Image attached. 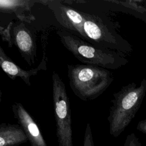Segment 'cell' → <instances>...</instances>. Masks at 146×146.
Instances as JSON below:
<instances>
[{
  "mask_svg": "<svg viewBox=\"0 0 146 146\" xmlns=\"http://www.w3.org/2000/svg\"><path fill=\"white\" fill-rule=\"evenodd\" d=\"M36 1L20 0H1L0 10L1 13H13L19 21L25 22H31L35 19L31 13V7Z\"/></svg>",
  "mask_w": 146,
  "mask_h": 146,
  "instance_id": "cell-10",
  "label": "cell"
},
{
  "mask_svg": "<svg viewBox=\"0 0 146 146\" xmlns=\"http://www.w3.org/2000/svg\"><path fill=\"white\" fill-rule=\"evenodd\" d=\"M69 84L74 94L83 101L92 100L102 95L113 80L112 72L90 64H67Z\"/></svg>",
  "mask_w": 146,
  "mask_h": 146,
  "instance_id": "cell-3",
  "label": "cell"
},
{
  "mask_svg": "<svg viewBox=\"0 0 146 146\" xmlns=\"http://www.w3.org/2000/svg\"><path fill=\"white\" fill-rule=\"evenodd\" d=\"M56 34L63 46L85 64L116 70L128 62L124 56L125 54L97 47L68 31L60 30L56 31Z\"/></svg>",
  "mask_w": 146,
  "mask_h": 146,
  "instance_id": "cell-2",
  "label": "cell"
},
{
  "mask_svg": "<svg viewBox=\"0 0 146 146\" xmlns=\"http://www.w3.org/2000/svg\"><path fill=\"white\" fill-rule=\"evenodd\" d=\"M83 146H94L92 129L90 123H87L86 125Z\"/></svg>",
  "mask_w": 146,
  "mask_h": 146,
  "instance_id": "cell-13",
  "label": "cell"
},
{
  "mask_svg": "<svg viewBox=\"0 0 146 146\" xmlns=\"http://www.w3.org/2000/svg\"><path fill=\"white\" fill-rule=\"evenodd\" d=\"M136 129L139 131L146 134V119L141 120L138 122L136 126Z\"/></svg>",
  "mask_w": 146,
  "mask_h": 146,
  "instance_id": "cell-16",
  "label": "cell"
},
{
  "mask_svg": "<svg viewBox=\"0 0 146 146\" xmlns=\"http://www.w3.org/2000/svg\"><path fill=\"white\" fill-rule=\"evenodd\" d=\"M12 23L13 22H10L8 25V26L5 29H3L2 26L1 27V35L2 38L3 40H5L8 43L10 47H11L13 45L11 34H10V29L12 25Z\"/></svg>",
  "mask_w": 146,
  "mask_h": 146,
  "instance_id": "cell-14",
  "label": "cell"
},
{
  "mask_svg": "<svg viewBox=\"0 0 146 146\" xmlns=\"http://www.w3.org/2000/svg\"><path fill=\"white\" fill-rule=\"evenodd\" d=\"M52 82L53 107L58 145L73 146L71 109L66 86L55 71L52 74Z\"/></svg>",
  "mask_w": 146,
  "mask_h": 146,
  "instance_id": "cell-5",
  "label": "cell"
},
{
  "mask_svg": "<svg viewBox=\"0 0 146 146\" xmlns=\"http://www.w3.org/2000/svg\"><path fill=\"white\" fill-rule=\"evenodd\" d=\"M12 111L14 117L26 133L31 146H47L36 123L23 106L20 103L15 102L12 105Z\"/></svg>",
  "mask_w": 146,
  "mask_h": 146,
  "instance_id": "cell-8",
  "label": "cell"
},
{
  "mask_svg": "<svg viewBox=\"0 0 146 146\" xmlns=\"http://www.w3.org/2000/svg\"><path fill=\"white\" fill-rule=\"evenodd\" d=\"M27 141V137L20 125L1 124L0 146H17Z\"/></svg>",
  "mask_w": 146,
  "mask_h": 146,
  "instance_id": "cell-11",
  "label": "cell"
},
{
  "mask_svg": "<svg viewBox=\"0 0 146 146\" xmlns=\"http://www.w3.org/2000/svg\"><path fill=\"white\" fill-rule=\"evenodd\" d=\"M21 21L12 23L10 34L13 44L19 50L22 58L31 66L36 56V36L34 33Z\"/></svg>",
  "mask_w": 146,
  "mask_h": 146,
  "instance_id": "cell-7",
  "label": "cell"
},
{
  "mask_svg": "<svg viewBox=\"0 0 146 146\" xmlns=\"http://www.w3.org/2000/svg\"><path fill=\"white\" fill-rule=\"evenodd\" d=\"M146 92V79L139 86L135 82L123 86L113 94L107 120L111 136L117 137L129 124L139 110Z\"/></svg>",
  "mask_w": 146,
  "mask_h": 146,
  "instance_id": "cell-1",
  "label": "cell"
},
{
  "mask_svg": "<svg viewBox=\"0 0 146 146\" xmlns=\"http://www.w3.org/2000/svg\"><path fill=\"white\" fill-rule=\"evenodd\" d=\"M83 30L87 41L97 47L121 52L124 54L132 50L131 44L115 30L110 23L100 17L83 12Z\"/></svg>",
  "mask_w": 146,
  "mask_h": 146,
  "instance_id": "cell-4",
  "label": "cell"
},
{
  "mask_svg": "<svg viewBox=\"0 0 146 146\" xmlns=\"http://www.w3.org/2000/svg\"><path fill=\"white\" fill-rule=\"evenodd\" d=\"M46 4L53 11L56 19L63 27L87 41L83 30L84 18L83 12L63 4L62 1H47Z\"/></svg>",
  "mask_w": 146,
  "mask_h": 146,
  "instance_id": "cell-6",
  "label": "cell"
},
{
  "mask_svg": "<svg viewBox=\"0 0 146 146\" xmlns=\"http://www.w3.org/2000/svg\"><path fill=\"white\" fill-rule=\"evenodd\" d=\"M129 9L133 15L143 20L146 21V6L139 3V1H129L125 2L112 1Z\"/></svg>",
  "mask_w": 146,
  "mask_h": 146,
  "instance_id": "cell-12",
  "label": "cell"
},
{
  "mask_svg": "<svg viewBox=\"0 0 146 146\" xmlns=\"http://www.w3.org/2000/svg\"><path fill=\"white\" fill-rule=\"evenodd\" d=\"M0 65L3 71L12 80L17 78H21L27 85L31 86L30 78L35 75L41 70H46L47 68V58L43 52L42 59L39 64L34 68L25 70L17 65L6 54L2 47H0Z\"/></svg>",
  "mask_w": 146,
  "mask_h": 146,
  "instance_id": "cell-9",
  "label": "cell"
},
{
  "mask_svg": "<svg viewBox=\"0 0 146 146\" xmlns=\"http://www.w3.org/2000/svg\"><path fill=\"white\" fill-rule=\"evenodd\" d=\"M124 146H142V145L136 134L131 133L127 136Z\"/></svg>",
  "mask_w": 146,
  "mask_h": 146,
  "instance_id": "cell-15",
  "label": "cell"
}]
</instances>
